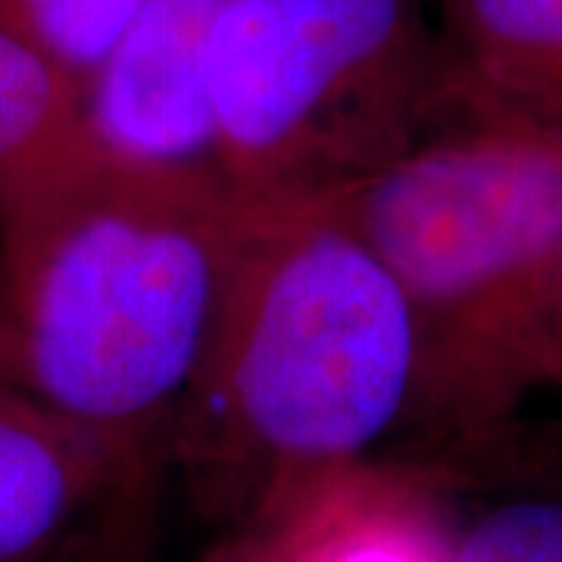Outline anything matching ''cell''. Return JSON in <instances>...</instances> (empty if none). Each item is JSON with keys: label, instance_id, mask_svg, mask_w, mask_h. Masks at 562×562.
<instances>
[{"label": "cell", "instance_id": "6da1fadb", "mask_svg": "<svg viewBox=\"0 0 562 562\" xmlns=\"http://www.w3.org/2000/svg\"><path fill=\"white\" fill-rule=\"evenodd\" d=\"M247 203L91 144L0 194L16 387L138 462L172 438L220 325Z\"/></svg>", "mask_w": 562, "mask_h": 562}, {"label": "cell", "instance_id": "7a4b0ae2", "mask_svg": "<svg viewBox=\"0 0 562 562\" xmlns=\"http://www.w3.org/2000/svg\"><path fill=\"white\" fill-rule=\"evenodd\" d=\"M401 284L328 201L247 206L220 325L172 441L206 479L288 513L419 416Z\"/></svg>", "mask_w": 562, "mask_h": 562}, {"label": "cell", "instance_id": "3957f363", "mask_svg": "<svg viewBox=\"0 0 562 562\" xmlns=\"http://www.w3.org/2000/svg\"><path fill=\"white\" fill-rule=\"evenodd\" d=\"M457 113L322 201L375 250L409 303L419 416L479 419L547 379L562 125Z\"/></svg>", "mask_w": 562, "mask_h": 562}, {"label": "cell", "instance_id": "277c9868", "mask_svg": "<svg viewBox=\"0 0 562 562\" xmlns=\"http://www.w3.org/2000/svg\"><path fill=\"white\" fill-rule=\"evenodd\" d=\"M213 103L241 203L322 201L443 120L450 69L416 0H225Z\"/></svg>", "mask_w": 562, "mask_h": 562}, {"label": "cell", "instance_id": "5b68a950", "mask_svg": "<svg viewBox=\"0 0 562 562\" xmlns=\"http://www.w3.org/2000/svg\"><path fill=\"white\" fill-rule=\"evenodd\" d=\"M222 3L144 0L81 88L91 150L135 172L238 198L213 103V29Z\"/></svg>", "mask_w": 562, "mask_h": 562}, {"label": "cell", "instance_id": "8992f818", "mask_svg": "<svg viewBox=\"0 0 562 562\" xmlns=\"http://www.w3.org/2000/svg\"><path fill=\"white\" fill-rule=\"evenodd\" d=\"M79 422L0 384V562H35L132 465Z\"/></svg>", "mask_w": 562, "mask_h": 562}, {"label": "cell", "instance_id": "52a82bcc", "mask_svg": "<svg viewBox=\"0 0 562 562\" xmlns=\"http://www.w3.org/2000/svg\"><path fill=\"white\" fill-rule=\"evenodd\" d=\"M450 106L562 125V0H450Z\"/></svg>", "mask_w": 562, "mask_h": 562}, {"label": "cell", "instance_id": "ba28073f", "mask_svg": "<svg viewBox=\"0 0 562 562\" xmlns=\"http://www.w3.org/2000/svg\"><path fill=\"white\" fill-rule=\"evenodd\" d=\"M85 144L79 81L0 22V194Z\"/></svg>", "mask_w": 562, "mask_h": 562}, {"label": "cell", "instance_id": "9c48e42d", "mask_svg": "<svg viewBox=\"0 0 562 562\" xmlns=\"http://www.w3.org/2000/svg\"><path fill=\"white\" fill-rule=\"evenodd\" d=\"M144 0H0V22L85 88Z\"/></svg>", "mask_w": 562, "mask_h": 562}, {"label": "cell", "instance_id": "30bf717a", "mask_svg": "<svg viewBox=\"0 0 562 562\" xmlns=\"http://www.w3.org/2000/svg\"><path fill=\"white\" fill-rule=\"evenodd\" d=\"M443 562H562V501L519 497L487 509Z\"/></svg>", "mask_w": 562, "mask_h": 562}, {"label": "cell", "instance_id": "8fae6325", "mask_svg": "<svg viewBox=\"0 0 562 562\" xmlns=\"http://www.w3.org/2000/svg\"><path fill=\"white\" fill-rule=\"evenodd\" d=\"M297 562H425V557L394 528H328L319 516Z\"/></svg>", "mask_w": 562, "mask_h": 562}, {"label": "cell", "instance_id": "7c38bea8", "mask_svg": "<svg viewBox=\"0 0 562 562\" xmlns=\"http://www.w3.org/2000/svg\"><path fill=\"white\" fill-rule=\"evenodd\" d=\"M319 519V501L297 506L291 513L276 516L257 541H241L235 547H225L213 560L206 562H297L301 550L313 535V525Z\"/></svg>", "mask_w": 562, "mask_h": 562}, {"label": "cell", "instance_id": "4fadbf2b", "mask_svg": "<svg viewBox=\"0 0 562 562\" xmlns=\"http://www.w3.org/2000/svg\"><path fill=\"white\" fill-rule=\"evenodd\" d=\"M543 347H547V379L562 382V238L550 269V291H547V328H543Z\"/></svg>", "mask_w": 562, "mask_h": 562}, {"label": "cell", "instance_id": "5bb4252c", "mask_svg": "<svg viewBox=\"0 0 562 562\" xmlns=\"http://www.w3.org/2000/svg\"><path fill=\"white\" fill-rule=\"evenodd\" d=\"M0 384H13V387H16V372H13V338H10V319H7L3 288H0Z\"/></svg>", "mask_w": 562, "mask_h": 562}]
</instances>
